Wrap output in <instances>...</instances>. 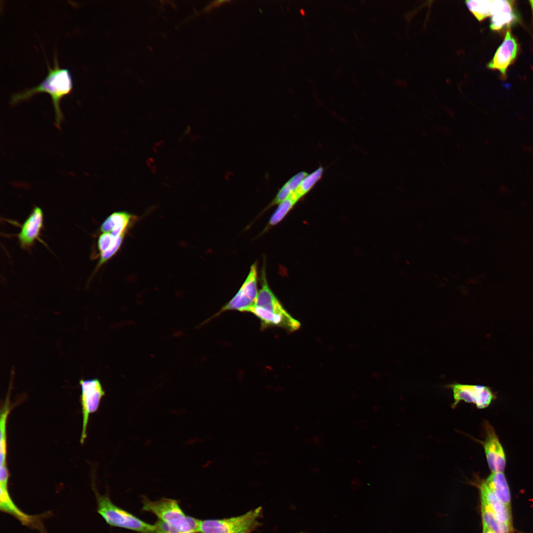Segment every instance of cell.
<instances>
[{
    "instance_id": "21",
    "label": "cell",
    "mask_w": 533,
    "mask_h": 533,
    "mask_svg": "<svg viewBox=\"0 0 533 533\" xmlns=\"http://www.w3.org/2000/svg\"><path fill=\"white\" fill-rule=\"evenodd\" d=\"M298 200L293 196L291 195L279 203L277 209L271 216L267 227L275 226L281 222Z\"/></svg>"
},
{
    "instance_id": "11",
    "label": "cell",
    "mask_w": 533,
    "mask_h": 533,
    "mask_svg": "<svg viewBox=\"0 0 533 533\" xmlns=\"http://www.w3.org/2000/svg\"><path fill=\"white\" fill-rule=\"evenodd\" d=\"M518 49L517 42L511 31L508 30L502 43L488 63V67L490 69L497 70L505 76L507 68L516 58Z\"/></svg>"
},
{
    "instance_id": "24",
    "label": "cell",
    "mask_w": 533,
    "mask_h": 533,
    "mask_svg": "<svg viewBox=\"0 0 533 533\" xmlns=\"http://www.w3.org/2000/svg\"><path fill=\"white\" fill-rule=\"evenodd\" d=\"M483 533H494L485 525L483 524Z\"/></svg>"
},
{
    "instance_id": "5",
    "label": "cell",
    "mask_w": 533,
    "mask_h": 533,
    "mask_svg": "<svg viewBox=\"0 0 533 533\" xmlns=\"http://www.w3.org/2000/svg\"><path fill=\"white\" fill-rule=\"evenodd\" d=\"M262 507L234 517L201 520L200 533H250L257 525Z\"/></svg>"
},
{
    "instance_id": "7",
    "label": "cell",
    "mask_w": 533,
    "mask_h": 533,
    "mask_svg": "<svg viewBox=\"0 0 533 533\" xmlns=\"http://www.w3.org/2000/svg\"><path fill=\"white\" fill-rule=\"evenodd\" d=\"M80 402L82 413V428L80 442L83 444L87 437V428L90 414L99 408L105 391L97 379L80 380Z\"/></svg>"
},
{
    "instance_id": "8",
    "label": "cell",
    "mask_w": 533,
    "mask_h": 533,
    "mask_svg": "<svg viewBox=\"0 0 533 533\" xmlns=\"http://www.w3.org/2000/svg\"><path fill=\"white\" fill-rule=\"evenodd\" d=\"M453 393L455 408L461 401L474 404L479 409L487 407L495 398V395L489 387L479 385L454 383L448 386Z\"/></svg>"
},
{
    "instance_id": "22",
    "label": "cell",
    "mask_w": 533,
    "mask_h": 533,
    "mask_svg": "<svg viewBox=\"0 0 533 533\" xmlns=\"http://www.w3.org/2000/svg\"><path fill=\"white\" fill-rule=\"evenodd\" d=\"M323 173V169L319 168L312 173L306 175L303 180L299 189L294 192L295 195L300 199L307 192L320 178Z\"/></svg>"
},
{
    "instance_id": "23",
    "label": "cell",
    "mask_w": 533,
    "mask_h": 533,
    "mask_svg": "<svg viewBox=\"0 0 533 533\" xmlns=\"http://www.w3.org/2000/svg\"><path fill=\"white\" fill-rule=\"evenodd\" d=\"M154 525L155 526L154 533H187L184 531L169 525L159 519H158Z\"/></svg>"
},
{
    "instance_id": "20",
    "label": "cell",
    "mask_w": 533,
    "mask_h": 533,
    "mask_svg": "<svg viewBox=\"0 0 533 533\" xmlns=\"http://www.w3.org/2000/svg\"><path fill=\"white\" fill-rule=\"evenodd\" d=\"M466 4L479 21L491 16L492 0H467Z\"/></svg>"
},
{
    "instance_id": "17",
    "label": "cell",
    "mask_w": 533,
    "mask_h": 533,
    "mask_svg": "<svg viewBox=\"0 0 533 533\" xmlns=\"http://www.w3.org/2000/svg\"><path fill=\"white\" fill-rule=\"evenodd\" d=\"M496 497L510 507L511 495L506 479L502 472H492L484 481Z\"/></svg>"
},
{
    "instance_id": "6",
    "label": "cell",
    "mask_w": 533,
    "mask_h": 533,
    "mask_svg": "<svg viewBox=\"0 0 533 533\" xmlns=\"http://www.w3.org/2000/svg\"><path fill=\"white\" fill-rule=\"evenodd\" d=\"M257 270V265L254 264L251 266L246 280L237 293L211 318L218 316L228 310L250 312L255 304L259 293Z\"/></svg>"
},
{
    "instance_id": "14",
    "label": "cell",
    "mask_w": 533,
    "mask_h": 533,
    "mask_svg": "<svg viewBox=\"0 0 533 533\" xmlns=\"http://www.w3.org/2000/svg\"><path fill=\"white\" fill-rule=\"evenodd\" d=\"M137 217L126 211L115 212L109 215L101 224V232L110 233L116 237L126 236Z\"/></svg>"
},
{
    "instance_id": "16",
    "label": "cell",
    "mask_w": 533,
    "mask_h": 533,
    "mask_svg": "<svg viewBox=\"0 0 533 533\" xmlns=\"http://www.w3.org/2000/svg\"><path fill=\"white\" fill-rule=\"evenodd\" d=\"M125 236L116 237L110 233L101 232L97 242L99 252V262L95 268L98 269L114 257L120 250Z\"/></svg>"
},
{
    "instance_id": "4",
    "label": "cell",
    "mask_w": 533,
    "mask_h": 533,
    "mask_svg": "<svg viewBox=\"0 0 533 533\" xmlns=\"http://www.w3.org/2000/svg\"><path fill=\"white\" fill-rule=\"evenodd\" d=\"M97 512L111 526L122 528L140 533H154L155 526L148 524L114 504L108 495H101L94 485Z\"/></svg>"
},
{
    "instance_id": "15",
    "label": "cell",
    "mask_w": 533,
    "mask_h": 533,
    "mask_svg": "<svg viewBox=\"0 0 533 533\" xmlns=\"http://www.w3.org/2000/svg\"><path fill=\"white\" fill-rule=\"evenodd\" d=\"M481 505L487 507L501 522L512 525L510 507L501 502L483 481L480 485Z\"/></svg>"
},
{
    "instance_id": "12",
    "label": "cell",
    "mask_w": 533,
    "mask_h": 533,
    "mask_svg": "<svg viewBox=\"0 0 533 533\" xmlns=\"http://www.w3.org/2000/svg\"><path fill=\"white\" fill-rule=\"evenodd\" d=\"M43 225V211L40 207L35 206L22 225L18 234L20 245L23 249L31 248L35 241L38 239Z\"/></svg>"
},
{
    "instance_id": "1",
    "label": "cell",
    "mask_w": 533,
    "mask_h": 533,
    "mask_svg": "<svg viewBox=\"0 0 533 533\" xmlns=\"http://www.w3.org/2000/svg\"><path fill=\"white\" fill-rule=\"evenodd\" d=\"M53 68L47 64L48 74L43 80L37 86L28 88L21 92L13 94L10 100V103L15 105L19 102L30 99L35 94L44 92L48 94L51 97L55 110V126L60 128V124L63 120V115L61 112L60 103L61 100L66 96L69 95L72 91L73 82L70 71L67 68L60 67L57 55H54Z\"/></svg>"
},
{
    "instance_id": "3",
    "label": "cell",
    "mask_w": 533,
    "mask_h": 533,
    "mask_svg": "<svg viewBox=\"0 0 533 533\" xmlns=\"http://www.w3.org/2000/svg\"><path fill=\"white\" fill-rule=\"evenodd\" d=\"M142 509L154 514L158 519L187 533H199L201 520L186 515L176 500L163 498L152 501L145 498Z\"/></svg>"
},
{
    "instance_id": "9",
    "label": "cell",
    "mask_w": 533,
    "mask_h": 533,
    "mask_svg": "<svg viewBox=\"0 0 533 533\" xmlns=\"http://www.w3.org/2000/svg\"><path fill=\"white\" fill-rule=\"evenodd\" d=\"M0 509L8 514L25 526L38 530L40 533H46L43 520L51 513L46 512L40 515H31L23 512L12 500L8 491V485H0Z\"/></svg>"
},
{
    "instance_id": "19",
    "label": "cell",
    "mask_w": 533,
    "mask_h": 533,
    "mask_svg": "<svg viewBox=\"0 0 533 533\" xmlns=\"http://www.w3.org/2000/svg\"><path fill=\"white\" fill-rule=\"evenodd\" d=\"M482 523L494 533H510L512 525L500 521L487 507L481 505Z\"/></svg>"
},
{
    "instance_id": "13",
    "label": "cell",
    "mask_w": 533,
    "mask_h": 533,
    "mask_svg": "<svg viewBox=\"0 0 533 533\" xmlns=\"http://www.w3.org/2000/svg\"><path fill=\"white\" fill-rule=\"evenodd\" d=\"M512 0H492L490 28L498 31L509 26L518 19Z\"/></svg>"
},
{
    "instance_id": "10",
    "label": "cell",
    "mask_w": 533,
    "mask_h": 533,
    "mask_svg": "<svg viewBox=\"0 0 533 533\" xmlns=\"http://www.w3.org/2000/svg\"><path fill=\"white\" fill-rule=\"evenodd\" d=\"M485 427L483 444L489 468L492 472H503L506 465L504 450L493 427L487 422Z\"/></svg>"
},
{
    "instance_id": "18",
    "label": "cell",
    "mask_w": 533,
    "mask_h": 533,
    "mask_svg": "<svg viewBox=\"0 0 533 533\" xmlns=\"http://www.w3.org/2000/svg\"><path fill=\"white\" fill-rule=\"evenodd\" d=\"M10 410L9 398L6 401L1 410L0 418V467L6 468V421Z\"/></svg>"
},
{
    "instance_id": "2",
    "label": "cell",
    "mask_w": 533,
    "mask_h": 533,
    "mask_svg": "<svg viewBox=\"0 0 533 533\" xmlns=\"http://www.w3.org/2000/svg\"><path fill=\"white\" fill-rule=\"evenodd\" d=\"M250 312L260 320L262 329L275 326L292 332L301 326L300 323L286 310L272 292L267 284L264 271L262 275V288Z\"/></svg>"
}]
</instances>
